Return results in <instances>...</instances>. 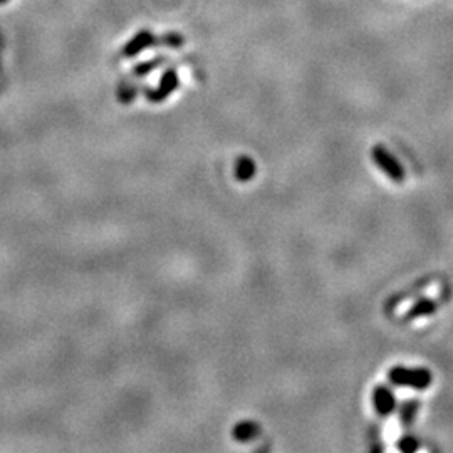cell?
I'll list each match as a JSON object with an SVG mask.
<instances>
[{"label": "cell", "instance_id": "7c38bea8", "mask_svg": "<svg viewBox=\"0 0 453 453\" xmlns=\"http://www.w3.org/2000/svg\"><path fill=\"white\" fill-rule=\"evenodd\" d=\"M163 61H165V59H163V57H162V59H160V57H158V59H153V61H150V62H143V64L139 66L138 69H136V73H139V74H144V73H150V71H153V69L156 68V66H160V64H162Z\"/></svg>", "mask_w": 453, "mask_h": 453}, {"label": "cell", "instance_id": "6da1fadb", "mask_svg": "<svg viewBox=\"0 0 453 453\" xmlns=\"http://www.w3.org/2000/svg\"><path fill=\"white\" fill-rule=\"evenodd\" d=\"M388 380L392 385L400 386V388H409L423 392L430 388L433 381L432 371L427 368H406V366H393L388 371Z\"/></svg>", "mask_w": 453, "mask_h": 453}, {"label": "cell", "instance_id": "8fae6325", "mask_svg": "<svg viewBox=\"0 0 453 453\" xmlns=\"http://www.w3.org/2000/svg\"><path fill=\"white\" fill-rule=\"evenodd\" d=\"M162 44L168 46V48H182V46L185 44V39H183L182 34L170 32L162 36Z\"/></svg>", "mask_w": 453, "mask_h": 453}, {"label": "cell", "instance_id": "277c9868", "mask_svg": "<svg viewBox=\"0 0 453 453\" xmlns=\"http://www.w3.org/2000/svg\"><path fill=\"white\" fill-rule=\"evenodd\" d=\"M162 44V39H158L155 36V34H151L150 30H142V32L136 34L135 37L131 39L130 42L126 44V48H124V54L126 56H136V54L143 52L144 49L148 48H153L156 44Z\"/></svg>", "mask_w": 453, "mask_h": 453}, {"label": "cell", "instance_id": "5b68a950", "mask_svg": "<svg viewBox=\"0 0 453 453\" xmlns=\"http://www.w3.org/2000/svg\"><path fill=\"white\" fill-rule=\"evenodd\" d=\"M180 79H178V73L175 69H168V71L162 76V81H160L158 88L155 91L150 93L151 101H163L166 99L175 89L178 88Z\"/></svg>", "mask_w": 453, "mask_h": 453}, {"label": "cell", "instance_id": "9c48e42d", "mask_svg": "<svg viewBox=\"0 0 453 453\" xmlns=\"http://www.w3.org/2000/svg\"><path fill=\"white\" fill-rule=\"evenodd\" d=\"M398 450L400 452H405V453H412V452H416L418 448H420V441L415 436L412 435H403L400 440H398Z\"/></svg>", "mask_w": 453, "mask_h": 453}, {"label": "cell", "instance_id": "30bf717a", "mask_svg": "<svg viewBox=\"0 0 453 453\" xmlns=\"http://www.w3.org/2000/svg\"><path fill=\"white\" fill-rule=\"evenodd\" d=\"M416 409H418V403H415V401H409V403H405L401 406V415H400L401 423L405 425L412 423L413 418H415Z\"/></svg>", "mask_w": 453, "mask_h": 453}, {"label": "cell", "instance_id": "8992f818", "mask_svg": "<svg viewBox=\"0 0 453 453\" xmlns=\"http://www.w3.org/2000/svg\"><path fill=\"white\" fill-rule=\"evenodd\" d=\"M259 433H260L259 423H256V421L252 420H245V421H239V423L233 427L232 436L237 441H244V443H247V441H252L256 438Z\"/></svg>", "mask_w": 453, "mask_h": 453}, {"label": "cell", "instance_id": "4fadbf2b", "mask_svg": "<svg viewBox=\"0 0 453 453\" xmlns=\"http://www.w3.org/2000/svg\"><path fill=\"white\" fill-rule=\"evenodd\" d=\"M7 2V0H0V3H6Z\"/></svg>", "mask_w": 453, "mask_h": 453}, {"label": "cell", "instance_id": "3957f363", "mask_svg": "<svg viewBox=\"0 0 453 453\" xmlns=\"http://www.w3.org/2000/svg\"><path fill=\"white\" fill-rule=\"evenodd\" d=\"M373 406L378 415L383 418L393 415V412L396 409V396L386 386H376L373 392Z\"/></svg>", "mask_w": 453, "mask_h": 453}, {"label": "cell", "instance_id": "ba28073f", "mask_svg": "<svg viewBox=\"0 0 453 453\" xmlns=\"http://www.w3.org/2000/svg\"><path fill=\"white\" fill-rule=\"evenodd\" d=\"M233 173H235V178L239 182H249V180L253 178L256 175V163L252 162L249 156H240L237 160L235 168H233Z\"/></svg>", "mask_w": 453, "mask_h": 453}, {"label": "cell", "instance_id": "7a4b0ae2", "mask_svg": "<svg viewBox=\"0 0 453 453\" xmlns=\"http://www.w3.org/2000/svg\"><path fill=\"white\" fill-rule=\"evenodd\" d=\"M371 158H373V162L380 166V170L389 180H393V182H396V183L405 182V178H406L405 168L400 165V162L394 158V155L389 153L385 146L376 144V146L371 150Z\"/></svg>", "mask_w": 453, "mask_h": 453}, {"label": "cell", "instance_id": "52a82bcc", "mask_svg": "<svg viewBox=\"0 0 453 453\" xmlns=\"http://www.w3.org/2000/svg\"><path fill=\"white\" fill-rule=\"evenodd\" d=\"M436 309H438V304H436V300L423 298V299L416 300V302L409 307V311L406 312V321H413V319L421 318V316H430V314H433Z\"/></svg>", "mask_w": 453, "mask_h": 453}]
</instances>
